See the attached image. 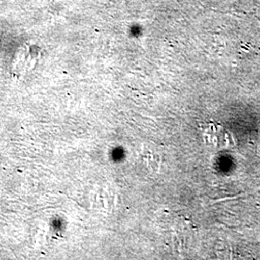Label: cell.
I'll list each match as a JSON object with an SVG mask.
<instances>
[{"instance_id": "1", "label": "cell", "mask_w": 260, "mask_h": 260, "mask_svg": "<svg viewBox=\"0 0 260 260\" xmlns=\"http://www.w3.org/2000/svg\"><path fill=\"white\" fill-rule=\"evenodd\" d=\"M205 144L213 149H223L232 148L235 145L233 134L216 122L203 123L200 126Z\"/></svg>"}]
</instances>
